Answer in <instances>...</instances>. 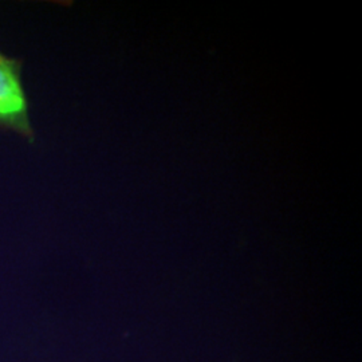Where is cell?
<instances>
[{
    "mask_svg": "<svg viewBox=\"0 0 362 362\" xmlns=\"http://www.w3.org/2000/svg\"><path fill=\"white\" fill-rule=\"evenodd\" d=\"M27 101L19 71L13 61L0 55V124L26 127Z\"/></svg>",
    "mask_w": 362,
    "mask_h": 362,
    "instance_id": "1",
    "label": "cell"
}]
</instances>
